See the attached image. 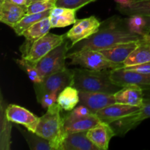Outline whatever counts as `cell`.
Listing matches in <instances>:
<instances>
[{
  "label": "cell",
  "mask_w": 150,
  "mask_h": 150,
  "mask_svg": "<svg viewBox=\"0 0 150 150\" xmlns=\"http://www.w3.org/2000/svg\"><path fill=\"white\" fill-rule=\"evenodd\" d=\"M142 40V36L130 30L127 18L123 19L114 16L101 22L100 29L92 36L70 47L67 54L83 51H100L119 44Z\"/></svg>",
  "instance_id": "obj_1"
},
{
  "label": "cell",
  "mask_w": 150,
  "mask_h": 150,
  "mask_svg": "<svg viewBox=\"0 0 150 150\" xmlns=\"http://www.w3.org/2000/svg\"><path fill=\"white\" fill-rule=\"evenodd\" d=\"M73 86L79 92H100L114 94L122 86L111 81V70H95L84 68L73 69Z\"/></svg>",
  "instance_id": "obj_2"
},
{
  "label": "cell",
  "mask_w": 150,
  "mask_h": 150,
  "mask_svg": "<svg viewBox=\"0 0 150 150\" xmlns=\"http://www.w3.org/2000/svg\"><path fill=\"white\" fill-rule=\"evenodd\" d=\"M62 108L58 103H54L47 108L44 115L40 117V121L35 133L47 139L54 150H59L67 133L64 129Z\"/></svg>",
  "instance_id": "obj_3"
},
{
  "label": "cell",
  "mask_w": 150,
  "mask_h": 150,
  "mask_svg": "<svg viewBox=\"0 0 150 150\" xmlns=\"http://www.w3.org/2000/svg\"><path fill=\"white\" fill-rule=\"evenodd\" d=\"M67 59L70 60V64L79 65L90 70H103L123 67L122 64L114 63L108 60L98 51H83L67 54Z\"/></svg>",
  "instance_id": "obj_4"
},
{
  "label": "cell",
  "mask_w": 150,
  "mask_h": 150,
  "mask_svg": "<svg viewBox=\"0 0 150 150\" xmlns=\"http://www.w3.org/2000/svg\"><path fill=\"white\" fill-rule=\"evenodd\" d=\"M70 46L69 40L67 39L35 64V67L43 79L65 68L66 59Z\"/></svg>",
  "instance_id": "obj_5"
},
{
  "label": "cell",
  "mask_w": 150,
  "mask_h": 150,
  "mask_svg": "<svg viewBox=\"0 0 150 150\" xmlns=\"http://www.w3.org/2000/svg\"><path fill=\"white\" fill-rule=\"evenodd\" d=\"M73 70L64 68L60 71L49 75L44 78L40 83H34L35 95L38 102L45 94L50 92H61L62 90L68 86H73Z\"/></svg>",
  "instance_id": "obj_6"
},
{
  "label": "cell",
  "mask_w": 150,
  "mask_h": 150,
  "mask_svg": "<svg viewBox=\"0 0 150 150\" xmlns=\"http://www.w3.org/2000/svg\"><path fill=\"white\" fill-rule=\"evenodd\" d=\"M66 40V35H56L48 32L45 36L35 41L29 51L24 55L21 56V58L35 64L50 51L63 43Z\"/></svg>",
  "instance_id": "obj_7"
},
{
  "label": "cell",
  "mask_w": 150,
  "mask_h": 150,
  "mask_svg": "<svg viewBox=\"0 0 150 150\" xmlns=\"http://www.w3.org/2000/svg\"><path fill=\"white\" fill-rule=\"evenodd\" d=\"M100 25L101 22L94 16L77 19L73 27L66 34V38L70 42V48L94 35L100 29Z\"/></svg>",
  "instance_id": "obj_8"
},
{
  "label": "cell",
  "mask_w": 150,
  "mask_h": 150,
  "mask_svg": "<svg viewBox=\"0 0 150 150\" xmlns=\"http://www.w3.org/2000/svg\"><path fill=\"white\" fill-rule=\"evenodd\" d=\"M110 76L114 83L122 87L134 85L143 89L150 88V74L138 73L121 67L111 70Z\"/></svg>",
  "instance_id": "obj_9"
},
{
  "label": "cell",
  "mask_w": 150,
  "mask_h": 150,
  "mask_svg": "<svg viewBox=\"0 0 150 150\" xmlns=\"http://www.w3.org/2000/svg\"><path fill=\"white\" fill-rule=\"evenodd\" d=\"M6 118L9 122L22 125L26 130L35 133L40 121V117L35 115L26 108L16 104H10L5 110Z\"/></svg>",
  "instance_id": "obj_10"
},
{
  "label": "cell",
  "mask_w": 150,
  "mask_h": 150,
  "mask_svg": "<svg viewBox=\"0 0 150 150\" xmlns=\"http://www.w3.org/2000/svg\"><path fill=\"white\" fill-rule=\"evenodd\" d=\"M140 110L141 107L115 103L98 111L96 115L102 122L110 124L139 114Z\"/></svg>",
  "instance_id": "obj_11"
},
{
  "label": "cell",
  "mask_w": 150,
  "mask_h": 150,
  "mask_svg": "<svg viewBox=\"0 0 150 150\" xmlns=\"http://www.w3.org/2000/svg\"><path fill=\"white\" fill-rule=\"evenodd\" d=\"M80 103L87 107L92 113L117 103L114 94L100 92H79Z\"/></svg>",
  "instance_id": "obj_12"
},
{
  "label": "cell",
  "mask_w": 150,
  "mask_h": 150,
  "mask_svg": "<svg viewBox=\"0 0 150 150\" xmlns=\"http://www.w3.org/2000/svg\"><path fill=\"white\" fill-rule=\"evenodd\" d=\"M51 28L52 27L48 16L37 22L25 30L22 34V36L24 37L26 40L20 48L21 56L24 55L29 51L30 47L35 41L47 35Z\"/></svg>",
  "instance_id": "obj_13"
},
{
  "label": "cell",
  "mask_w": 150,
  "mask_h": 150,
  "mask_svg": "<svg viewBox=\"0 0 150 150\" xmlns=\"http://www.w3.org/2000/svg\"><path fill=\"white\" fill-rule=\"evenodd\" d=\"M101 122L96 114L83 117H73L66 114L63 117L64 129L67 133L88 131Z\"/></svg>",
  "instance_id": "obj_14"
},
{
  "label": "cell",
  "mask_w": 150,
  "mask_h": 150,
  "mask_svg": "<svg viewBox=\"0 0 150 150\" xmlns=\"http://www.w3.org/2000/svg\"><path fill=\"white\" fill-rule=\"evenodd\" d=\"M88 139L100 149L107 150L111 139L116 136L109 124L102 122L86 132Z\"/></svg>",
  "instance_id": "obj_15"
},
{
  "label": "cell",
  "mask_w": 150,
  "mask_h": 150,
  "mask_svg": "<svg viewBox=\"0 0 150 150\" xmlns=\"http://www.w3.org/2000/svg\"><path fill=\"white\" fill-rule=\"evenodd\" d=\"M86 132L67 133L59 150H100L88 139Z\"/></svg>",
  "instance_id": "obj_16"
},
{
  "label": "cell",
  "mask_w": 150,
  "mask_h": 150,
  "mask_svg": "<svg viewBox=\"0 0 150 150\" xmlns=\"http://www.w3.org/2000/svg\"><path fill=\"white\" fill-rule=\"evenodd\" d=\"M26 15V7L5 0L0 5V21L13 27Z\"/></svg>",
  "instance_id": "obj_17"
},
{
  "label": "cell",
  "mask_w": 150,
  "mask_h": 150,
  "mask_svg": "<svg viewBox=\"0 0 150 150\" xmlns=\"http://www.w3.org/2000/svg\"><path fill=\"white\" fill-rule=\"evenodd\" d=\"M114 97L117 103L139 107L142 106L144 100L143 89L134 85L123 86L114 93Z\"/></svg>",
  "instance_id": "obj_18"
},
{
  "label": "cell",
  "mask_w": 150,
  "mask_h": 150,
  "mask_svg": "<svg viewBox=\"0 0 150 150\" xmlns=\"http://www.w3.org/2000/svg\"><path fill=\"white\" fill-rule=\"evenodd\" d=\"M142 40L119 44L111 48L100 51V52L112 62L123 64V62L125 61L128 56L137 48Z\"/></svg>",
  "instance_id": "obj_19"
},
{
  "label": "cell",
  "mask_w": 150,
  "mask_h": 150,
  "mask_svg": "<svg viewBox=\"0 0 150 150\" xmlns=\"http://www.w3.org/2000/svg\"><path fill=\"white\" fill-rule=\"evenodd\" d=\"M77 10L55 6L51 10L49 18L52 28H63L74 24Z\"/></svg>",
  "instance_id": "obj_20"
},
{
  "label": "cell",
  "mask_w": 150,
  "mask_h": 150,
  "mask_svg": "<svg viewBox=\"0 0 150 150\" xmlns=\"http://www.w3.org/2000/svg\"><path fill=\"white\" fill-rule=\"evenodd\" d=\"M57 103L62 110L71 111L80 103L79 91L73 86H68L59 92Z\"/></svg>",
  "instance_id": "obj_21"
},
{
  "label": "cell",
  "mask_w": 150,
  "mask_h": 150,
  "mask_svg": "<svg viewBox=\"0 0 150 150\" xmlns=\"http://www.w3.org/2000/svg\"><path fill=\"white\" fill-rule=\"evenodd\" d=\"M150 62V43L142 40L137 48L123 62V67H127Z\"/></svg>",
  "instance_id": "obj_22"
},
{
  "label": "cell",
  "mask_w": 150,
  "mask_h": 150,
  "mask_svg": "<svg viewBox=\"0 0 150 150\" xmlns=\"http://www.w3.org/2000/svg\"><path fill=\"white\" fill-rule=\"evenodd\" d=\"M117 9L121 14L125 16H150V0H131L128 5L118 4Z\"/></svg>",
  "instance_id": "obj_23"
},
{
  "label": "cell",
  "mask_w": 150,
  "mask_h": 150,
  "mask_svg": "<svg viewBox=\"0 0 150 150\" xmlns=\"http://www.w3.org/2000/svg\"><path fill=\"white\" fill-rule=\"evenodd\" d=\"M51 10L48 11L42 12L40 13H33V14H26L20 21L18 22L16 25L12 27L16 34L18 36H22V34L25 30L35 24L37 22L40 21L45 18L50 16Z\"/></svg>",
  "instance_id": "obj_24"
},
{
  "label": "cell",
  "mask_w": 150,
  "mask_h": 150,
  "mask_svg": "<svg viewBox=\"0 0 150 150\" xmlns=\"http://www.w3.org/2000/svg\"><path fill=\"white\" fill-rule=\"evenodd\" d=\"M21 133L24 136L27 142L29 147L32 150H54L51 143L47 139L37 133L31 132L29 130H24L18 127Z\"/></svg>",
  "instance_id": "obj_25"
},
{
  "label": "cell",
  "mask_w": 150,
  "mask_h": 150,
  "mask_svg": "<svg viewBox=\"0 0 150 150\" xmlns=\"http://www.w3.org/2000/svg\"><path fill=\"white\" fill-rule=\"evenodd\" d=\"M18 65L26 72L29 79L33 82L34 83H40L43 81V78L40 74L39 71L35 67V64H32L30 62L27 61L25 59L21 58L20 59H16Z\"/></svg>",
  "instance_id": "obj_26"
},
{
  "label": "cell",
  "mask_w": 150,
  "mask_h": 150,
  "mask_svg": "<svg viewBox=\"0 0 150 150\" xmlns=\"http://www.w3.org/2000/svg\"><path fill=\"white\" fill-rule=\"evenodd\" d=\"M127 22L128 28L132 32L143 36L146 29V21L144 16L139 15L129 16Z\"/></svg>",
  "instance_id": "obj_27"
},
{
  "label": "cell",
  "mask_w": 150,
  "mask_h": 150,
  "mask_svg": "<svg viewBox=\"0 0 150 150\" xmlns=\"http://www.w3.org/2000/svg\"><path fill=\"white\" fill-rule=\"evenodd\" d=\"M57 0H39L26 6V14L40 13L51 10L56 6Z\"/></svg>",
  "instance_id": "obj_28"
},
{
  "label": "cell",
  "mask_w": 150,
  "mask_h": 150,
  "mask_svg": "<svg viewBox=\"0 0 150 150\" xmlns=\"http://www.w3.org/2000/svg\"><path fill=\"white\" fill-rule=\"evenodd\" d=\"M96 0H57L56 6L57 7H63L67 8H73L76 10H79L81 7H84L91 2Z\"/></svg>",
  "instance_id": "obj_29"
},
{
  "label": "cell",
  "mask_w": 150,
  "mask_h": 150,
  "mask_svg": "<svg viewBox=\"0 0 150 150\" xmlns=\"http://www.w3.org/2000/svg\"><path fill=\"white\" fill-rule=\"evenodd\" d=\"M148 118H150V100L144 99L143 105L141 107L140 111L139 114L134 115L133 120L136 125L137 126L142 121Z\"/></svg>",
  "instance_id": "obj_30"
},
{
  "label": "cell",
  "mask_w": 150,
  "mask_h": 150,
  "mask_svg": "<svg viewBox=\"0 0 150 150\" xmlns=\"http://www.w3.org/2000/svg\"><path fill=\"white\" fill-rule=\"evenodd\" d=\"M59 94V92H57V91L45 94V95L42 96V98L38 103L41 104L43 108H48V107L57 103Z\"/></svg>",
  "instance_id": "obj_31"
},
{
  "label": "cell",
  "mask_w": 150,
  "mask_h": 150,
  "mask_svg": "<svg viewBox=\"0 0 150 150\" xmlns=\"http://www.w3.org/2000/svg\"><path fill=\"white\" fill-rule=\"evenodd\" d=\"M69 112L70 113H68L67 114L73 117H83L92 114V111L87 107L82 105V104L79 105V106L76 107L74 109L72 110L71 111H69Z\"/></svg>",
  "instance_id": "obj_32"
},
{
  "label": "cell",
  "mask_w": 150,
  "mask_h": 150,
  "mask_svg": "<svg viewBox=\"0 0 150 150\" xmlns=\"http://www.w3.org/2000/svg\"><path fill=\"white\" fill-rule=\"evenodd\" d=\"M125 68L130 70H133V71L138 72V73H144V74H150V62L144 63V64H138V65L125 67Z\"/></svg>",
  "instance_id": "obj_33"
},
{
  "label": "cell",
  "mask_w": 150,
  "mask_h": 150,
  "mask_svg": "<svg viewBox=\"0 0 150 150\" xmlns=\"http://www.w3.org/2000/svg\"><path fill=\"white\" fill-rule=\"evenodd\" d=\"M142 40H143L144 42L150 43V28H147L146 29L144 34L142 36Z\"/></svg>",
  "instance_id": "obj_34"
},
{
  "label": "cell",
  "mask_w": 150,
  "mask_h": 150,
  "mask_svg": "<svg viewBox=\"0 0 150 150\" xmlns=\"http://www.w3.org/2000/svg\"><path fill=\"white\" fill-rule=\"evenodd\" d=\"M7 1H10V2L12 3H14V4H18V5L25 6V7L27 6V4H26V0H7Z\"/></svg>",
  "instance_id": "obj_35"
},
{
  "label": "cell",
  "mask_w": 150,
  "mask_h": 150,
  "mask_svg": "<svg viewBox=\"0 0 150 150\" xmlns=\"http://www.w3.org/2000/svg\"><path fill=\"white\" fill-rule=\"evenodd\" d=\"M117 4L121 6H127L130 3L131 0H114Z\"/></svg>",
  "instance_id": "obj_36"
},
{
  "label": "cell",
  "mask_w": 150,
  "mask_h": 150,
  "mask_svg": "<svg viewBox=\"0 0 150 150\" xmlns=\"http://www.w3.org/2000/svg\"><path fill=\"white\" fill-rule=\"evenodd\" d=\"M143 90H144V99L150 100V88L143 89Z\"/></svg>",
  "instance_id": "obj_37"
},
{
  "label": "cell",
  "mask_w": 150,
  "mask_h": 150,
  "mask_svg": "<svg viewBox=\"0 0 150 150\" xmlns=\"http://www.w3.org/2000/svg\"><path fill=\"white\" fill-rule=\"evenodd\" d=\"M146 21V29L150 28V16H144Z\"/></svg>",
  "instance_id": "obj_38"
},
{
  "label": "cell",
  "mask_w": 150,
  "mask_h": 150,
  "mask_svg": "<svg viewBox=\"0 0 150 150\" xmlns=\"http://www.w3.org/2000/svg\"><path fill=\"white\" fill-rule=\"evenodd\" d=\"M32 0H26V4H27V5H29V4L32 2Z\"/></svg>",
  "instance_id": "obj_39"
},
{
  "label": "cell",
  "mask_w": 150,
  "mask_h": 150,
  "mask_svg": "<svg viewBox=\"0 0 150 150\" xmlns=\"http://www.w3.org/2000/svg\"><path fill=\"white\" fill-rule=\"evenodd\" d=\"M4 1H5V0H0V5H1V4H2L4 2Z\"/></svg>",
  "instance_id": "obj_40"
},
{
  "label": "cell",
  "mask_w": 150,
  "mask_h": 150,
  "mask_svg": "<svg viewBox=\"0 0 150 150\" xmlns=\"http://www.w3.org/2000/svg\"><path fill=\"white\" fill-rule=\"evenodd\" d=\"M39 1V0H32V2H33V1Z\"/></svg>",
  "instance_id": "obj_41"
}]
</instances>
